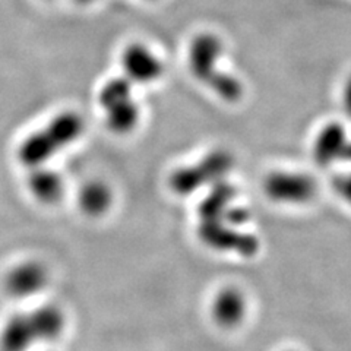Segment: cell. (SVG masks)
Listing matches in <instances>:
<instances>
[{
	"label": "cell",
	"instance_id": "obj_1",
	"mask_svg": "<svg viewBox=\"0 0 351 351\" xmlns=\"http://www.w3.org/2000/svg\"><path fill=\"white\" fill-rule=\"evenodd\" d=\"M224 56V44L213 32H201L189 44L188 66L197 82L226 103H237L245 93V86L234 75L219 66Z\"/></svg>",
	"mask_w": 351,
	"mask_h": 351
},
{
	"label": "cell",
	"instance_id": "obj_2",
	"mask_svg": "<svg viewBox=\"0 0 351 351\" xmlns=\"http://www.w3.org/2000/svg\"><path fill=\"white\" fill-rule=\"evenodd\" d=\"M66 328V316L56 304H44L9 317L0 331V350L29 351L58 339Z\"/></svg>",
	"mask_w": 351,
	"mask_h": 351
},
{
	"label": "cell",
	"instance_id": "obj_3",
	"mask_svg": "<svg viewBox=\"0 0 351 351\" xmlns=\"http://www.w3.org/2000/svg\"><path fill=\"white\" fill-rule=\"evenodd\" d=\"M84 132V119L75 112H62L32 132L18 147V160L34 169L47 162L78 141Z\"/></svg>",
	"mask_w": 351,
	"mask_h": 351
},
{
	"label": "cell",
	"instance_id": "obj_4",
	"mask_svg": "<svg viewBox=\"0 0 351 351\" xmlns=\"http://www.w3.org/2000/svg\"><path fill=\"white\" fill-rule=\"evenodd\" d=\"M104 123L116 135H128L141 122V104L135 95V85L125 76L106 81L98 93Z\"/></svg>",
	"mask_w": 351,
	"mask_h": 351
},
{
	"label": "cell",
	"instance_id": "obj_5",
	"mask_svg": "<svg viewBox=\"0 0 351 351\" xmlns=\"http://www.w3.org/2000/svg\"><path fill=\"white\" fill-rule=\"evenodd\" d=\"M234 158L224 149H214L191 166L174 170L170 176V189L180 196H188L199 189H210L211 186L226 180L232 171Z\"/></svg>",
	"mask_w": 351,
	"mask_h": 351
},
{
	"label": "cell",
	"instance_id": "obj_6",
	"mask_svg": "<svg viewBox=\"0 0 351 351\" xmlns=\"http://www.w3.org/2000/svg\"><path fill=\"white\" fill-rule=\"evenodd\" d=\"M262 189L272 202L282 205H304L315 197L317 184L307 173L277 170L267 176Z\"/></svg>",
	"mask_w": 351,
	"mask_h": 351
},
{
	"label": "cell",
	"instance_id": "obj_7",
	"mask_svg": "<svg viewBox=\"0 0 351 351\" xmlns=\"http://www.w3.org/2000/svg\"><path fill=\"white\" fill-rule=\"evenodd\" d=\"M123 76L134 85H149L164 75V62L160 54L145 43H132L120 56Z\"/></svg>",
	"mask_w": 351,
	"mask_h": 351
},
{
	"label": "cell",
	"instance_id": "obj_8",
	"mask_svg": "<svg viewBox=\"0 0 351 351\" xmlns=\"http://www.w3.org/2000/svg\"><path fill=\"white\" fill-rule=\"evenodd\" d=\"M49 271L40 261H22L5 277V289L15 299H29L47 287Z\"/></svg>",
	"mask_w": 351,
	"mask_h": 351
},
{
	"label": "cell",
	"instance_id": "obj_9",
	"mask_svg": "<svg viewBox=\"0 0 351 351\" xmlns=\"http://www.w3.org/2000/svg\"><path fill=\"white\" fill-rule=\"evenodd\" d=\"M247 313V300L243 291L237 287H224L213 299L211 316L214 322L224 329L237 328L245 321Z\"/></svg>",
	"mask_w": 351,
	"mask_h": 351
},
{
	"label": "cell",
	"instance_id": "obj_10",
	"mask_svg": "<svg viewBox=\"0 0 351 351\" xmlns=\"http://www.w3.org/2000/svg\"><path fill=\"white\" fill-rule=\"evenodd\" d=\"M347 141L348 136L343 125L337 122L325 125L317 132L312 148L313 160L317 162V166L326 167L341 160Z\"/></svg>",
	"mask_w": 351,
	"mask_h": 351
},
{
	"label": "cell",
	"instance_id": "obj_11",
	"mask_svg": "<svg viewBox=\"0 0 351 351\" xmlns=\"http://www.w3.org/2000/svg\"><path fill=\"white\" fill-rule=\"evenodd\" d=\"M27 188L36 201L44 205L58 204L64 193L63 178L47 166L31 169Z\"/></svg>",
	"mask_w": 351,
	"mask_h": 351
},
{
	"label": "cell",
	"instance_id": "obj_12",
	"mask_svg": "<svg viewBox=\"0 0 351 351\" xmlns=\"http://www.w3.org/2000/svg\"><path fill=\"white\" fill-rule=\"evenodd\" d=\"M78 204L84 214L94 218L101 217L110 210V206L113 204V192L104 182H88L80 191Z\"/></svg>",
	"mask_w": 351,
	"mask_h": 351
},
{
	"label": "cell",
	"instance_id": "obj_13",
	"mask_svg": "<svg viewBox=\"0 0 351 351\" xmlns=\"http://www.w3.org/2000/svg\"><path fill=\"white\" fill-rule=\"evenodd\" d=\"M334 191L339 195L343 201L351 205V171L338 174L332 182Z\"/></svg>",
	"mask_w": 351,
	"mask_h": 351
},
{
	"label": "cell",
	"instance_id": "obj_14",
	"mask_svg": "<svg viewBox=\"0 0 351 351\" xmlns=\"http://www.w3.org/2000/svg\"><path fill=\"white\" fill-rule=\"evenodd\" d=\"M343 104H344V110L346 113L351 117V75L348 76V80L344 85L343 90Z\"/></svg>",
	"mask_w": 351,
	"mask_h": 351
},
{
	"label": "cell",
	"instance_id": "obj_15",
	"mask_svg": "<svg viewBox=\"0 0 351 351\" xmlns=\"http://www.w3.org/2000/svg\"><path fill=\"white\" fill-rule=\"evenodd\" d=\"M341 160H343V161H347V162H351V139L347 141V145H346V148H344Z\"/></svg>",
	"mask_w": 351,
	"mask_h": 351
},
{
	"label": "cell",
	"instance_id": "obj_16",
	"mask_svg": "<svg viewBox=\"0 0 351 351\" xmlns=\"http://www.w3.org/2000/svg\"><path fill=\"white\" fill-rule=\"evenodd\" d=\"M78 3H82V5H90V3H94L95 0H76Z\"/></svg>",
	"mask_w": 351,
	"mask_h": 351
},
{
	"label": "cell",
	"instance_id": "obj_17",
	"mask_svg": "<svg viewBox=\"0 0 351 351\" xmlns=\"http://www.w3.org/2000/svg\"><path fill=\"white\" fill-rule=\"evenodd\" d=\"M285 351H295V350H285Z\"/></svg>",
	"mask_w": 351,
	"mask_h": 351
}]
</instances>
